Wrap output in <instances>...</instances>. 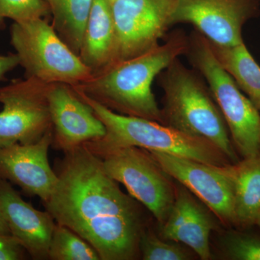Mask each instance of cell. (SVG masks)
Wrapping results in <instances>:
<instances>
[{
	"instance_id": "cell-26",
	"label": "cell",
	"mask_w": 260,
	"mask_h": 260,
	"mask_svg": "<svg viewBox=\"0 0 260 260\" xmlns=\"http://www.w3.org/2000/svg\"><path fill=\"white\" fill-rule=\"evenodd\" d=\"M0 234H10L9 228L7 225L6 222L3 218L1 211H0Z\"/></svg>"
},
{
	"instance_id": "cell-27",
	"label": "cell",
	"mask_w": 260,
	"mask_h": 260,
	"mask_svg": "<svg viewBox=\"0 0 260 260\" xmlns=\"http://www.w3.org/2000/svg\"><path fill=\"white\" fill-rule=\"evenodd\" d=\"M255 225H257L260 228V214L259 217H258L257 220H256Z\"/></svg>"
},
{
	"instance_id": "cell-15",
	"label": "cell",
	"mask_w": 260,
	"mask_h": 260,
	"mask_svg": "<svg viewBox=\"0 0 260 260\" xmlns=\"http://www.w3.org/2000/svg\"><path fill=\"white\" fill-rule=\"evenodd\" d=\"M162 239L189 246L203 260L211 256L213 220L184 186L178 189L167 220L160 225Z\"/></svg>"
},
{
	"instance_id": "cell-4",
	"label": "cell",
	"mask_w": 260,
	"mask_h": 260,
	"mask_svg": "<svg viewBox=\"0 0 260 260\" xmlns=\"http://www.w3.org/2000/svg\"><path fill=\"white\" fill-rule=\"evenodd\" d=\"M161 79L164 90V124L195 138L208 140L228 160L239 162L223 116L204 84L179 58L166 68Z\"/></svg>"
},
{
	"instance_id": "cell-22",
	"label": "cell",
	"mask_w": 260,
	"mask_h": 260,
	"mask_svg": "<svg viewBox=\"0 0 260 260\" xmlns=\"http://www.w3.org/2000/svg\"><path fill=\"white\" fill-rule=\"evenodd\" d=\"M51 14L47 0H0V19L25 23Z\"/></svg>"
},
{
	"instance_id": "cell-24",
	"label": "cell",
	"mask_w": 260,
	"mask_h": 260,
	"mask_svg": "<svg viewBox=\"0 0 260 260\" xmlns=\"http://www.w3.org/2000/svg\"><path fill=\"white\" fill-rule=\"evenodd\" d=\"M27 254L25 248L13 236L0 234V260L25 259Z\"/></svg>"
},
{
	"instance_id": "cell-1",
	"label": "cell",
	"mask_w": 260,
	"mask_h": 260,
	"mask_svg": "<svg viewBox=\"0 0 260 260\" xmlns=\"http://www.w3.org/2000/svg\"><path fill=\"white\" fill-rule=\"evenodd\" d=\"M64 153L56 166L55 187L43 203L46 210L88 242L101 259H136L145 230L139 205L85 145Z\"/></svg>"
},
{
	"instance_id": "cell-10",
	"label": "cell",
	"mask_w": 260,
	"mask_h": 260,
	"mask_svg": "<svg viewBox=\"0 0 260 260\" xmlns=\"http://www.w3.org/2000/svg\"><path fill=\"white\" fill-rule=\"evenodd\" d=\"M255 2L175 0L170 24H192L213 45L233 47L244 42L242 28L255 15Z\"/></svg>"
},
{
	"instance_id": "cell-8",
	"label": "cell",
	"mask_w": 260,
	"mask_h": 260,
	"mask_svg": "<svg viewBox=\"0 0 260 260\" xmlns=\"http://www.w3.org/2000/svg\"><path fill=\"white\" fill-rule=\"evenodd\" d=\"M47 85L25 77L0 87V148L36 143L53 129Z\"/></svg>"
},
{
	"instance_id": "cell-16",
	"label": "cell",
	"mask_w": 260,
	"mask_h": 260,
	"mask_svg": "<svg viewBox=\"0 0 260 260\" xmlns=\"http://www.w3.org/2000/svg\"><path fill=\"white\" fill-rule=\"evenodd\" d=\"M116 30L111 0H93L79 52L93 74L114 61Z\"/></svg>"
},
{
	"instance_id": "cell-18",
	"label": "cell",
	"mask_w": 260,
	"mask_h": 260,
	"mask_svg": "<svg viewBox=\"0 0 260 260\" xmlns=\"http://www.w3.org/2000/svg\"><path fill=\"white\" fill-rule=\"evenodd\" d=\"M210 44L224 70L259 110L260 66L244 43L227 47Z\"/></svg>"
},
{
	"instance_id": "cell-7",
	"label": "cell",
	"mask_w": 260,
	"mask_h": 260,
	"mask_svg": "<svg viewBox=\"0 0 260 260\" xmlns=\"http://www.w3.org/2000/svg\"><path fill=\"white\" fill-rule=\"evenodd\" d=\"M99 158L109 177L125 186L130 196L144 205L161 225L174 204L176 192L169 176L150 153L137 147H124Z\"/></svg>"
},
{
	"instance_id": "cell-12",
	"label": "cell",
	"mask_w": 260,
	"mask_h": 260,
	"mask_svg": "<svg viewBox=\"0 0 260 260\" xmlns=\"http://www.w3.org/2000/svg\"><path fill=\"white\" fill-rule=\"evenodd\" d=\"M47 97L54 148L66 152L105 136V126L72 85L48 84Z\"/></svg>"
},
{
	"instance_id": "cell-30",
	"label": "cell",
	"mask_w": 260,
	"mask_h": 260,
	"mask_svg": "<svg viewBox=\"0 0 260 260\" xmlns=\"http://www.w3.org/2000/svg\"></svg>"
},
{
	"instance_id": "cell-21",
	"label": "cell",
	"mask_w": 260,
	"mask_h": 260,
	"mask_svg": "<svg viewBox=\"0 0 260 260\" xmlns=\"http://www.w3.org/2000/svg\"><path fill=\"white\" fill-rule=\"evenodd\" d=\"M140 252L144 260H186L190 255L181 246L167 242L149 230L143 231L140 239Z\"/></svg>"
},
{
	"instance_id": "cell-17",
	"label": "cell",
	"mask_w": 260,
	"mask_h": 260,
	"mask_svg": "<svg viewBox=\"0 0 260 260\" xmlns=\"http://www.w3.org/2000/svg\"><path fill=\"white\" fill-rule=\"evenodd\" d=\"M234 186V224L255 225L260 214V155L229 165Z\"/></svg>"
},
{
	"instance_id": "cell-3",
	"label": "cell",
	"mask_w": 260,
	"mask_h": 260,
	"mask_svg": "<svg viewBox=\"0 0 260 260\" xmlns=\"http://www.w3.org/2000/svg\"><path fill=\"white\" fill-rule=\"evenodd\" d=\"M107 129L105 136L84 145L98 157L124 147H137L215 166L228 165L223 153L208 140L181 133L158 121L123 115L77 91Z\"/></svg>"
},
{
	"instance_id": "cell-9",
	"label": "cell",
	"mask_w": 260,
	"mask_h": 260,
	"mask_svg": "<svg viewBox=\"0 0 260 260\" xmlns=\"http://www.w3.org/2000/svg\"><path fill=\"white\" fill-rule=\"evenodd\" d=\"M175 0H114V61L140 55L158 45L171 26ZM113 61V62H114Z\"/></svg>"
},
{
	"instance_id": "cell-25",
	"label": "cell",
	"mask_w": 260,
	"mask_h": 260,
	"mask_svg": "<svg viewBox=\"0 0 260 260\" xmlns=\"http://www.w3.org/2000/svg\"><path fill=\"white\" fill-rule=\"evenodd\" d=\"M5 28V20L0 19V30ZM20 65L18 56L16 54L0 55V80H4L5 76L16 67Z\"/></svg>"
},
{
	"instance_id": "cell-28",
	"label": "cell",
	"mask_w": 260,
	"mask_h": 260,
	"mask_svg": "<svg viewBox=\"0 0 260 260\" xmlns=\"http://www.w3.org/2000/svg\"><path fill=\"white\" fill-rule=\"evenodd\" d=\"M111 1H112H112H114V0H111Z\"/></svg>"
},
{
	"instance_id": "cell-6",
	"label": "cell",
	"mask_w": 260,
	"mask_h": 260,
	"mask_svg": "<svg viewBox=\"0 0 260 260\" xmlns=\"http://www.w3.org/2000/svg\"><path fill=\"white\" fill-rule=\"evenodd\" d=\"M10 32V43L20 66L25 70V77L46 84L61 83L75 86L93 75L44 18L14 23Z\"/></svg>"
},
{
	"instance_id": "cell-23",
	"label": "cell",
	"mask_w": 260,
	"mask_h": 260,
	"mask_svg": "<svg viewBox=\"0 0 260 260\" xmlns=\"http://www.w3.org/2000/svg\"><path fill=\"white\" fill-rule=\"evenodd\" d=\"M223 250L230 259L260 260V237L244 233H232L224 239Z\"/></svg>"
},
{
	"instance_id": "cell-2",
	"label": "cell",
	"mask_w": 260,
	"mask_h": 260,
	"mask_svg": "<svg viewBox=\"0 0 260 260\" xmlns=\"http://www.w3.org/2000/svg\"><path fill=\"white\" fill-rule=\"evenodd\" d=\"M188 49L187 39L177 32L164 44L140 55L114 61L73 87L113 112L164 124L152 84L159 73L187 53Z\"/></svg>"
},
{
	"instance_id": "cell-11",
	"label": "cell",
	"mask_w": 260,
	"mask_h": 260,
	"mask_svg": "<svg viewBox=\"0 0 260 260\" xmlns=\"http://www.w3.org/2000/svg\"><path fill=\"white\" fill-rule=\"evenodd\" d=\"M149 153L169 177L196 195L223 223L234 224V186L229 164L215 166L170 154Z\"/></svg>"
},
{
	"instance_id": "cell-20",
	"label": "cell",
	"mask_w": 260,
	"mask_h": 260,
	"mask_svg": "<svg viewBox=\"0 0 260 260\" xmlns=\"http://www.w3.org/2000/svg\"><path fill=\"white\" fill-rule=\"evenodd\" d=\"M49 259L100 260L97 251L69 228L56 223L51 237Z\"/></svg>"
},
{
	"instance_id": "cell-13",
	"label": "cell",
	"mask_w": 260,
	"mask_h": 260,
	"mask_svg": "<svg viewBox=\"0 0 260 260\" xmlns=\"http://www.w3.org/2000/svg\"><path fill=\"white\" fill-rule=\"evenodd\" d=\"M53 129L38 142L16 143L0 148V179L21 188L24 192L47 201L55 187L58 177L49 162Z\"/></svg>"
},
{
	"instance_id": "cell-19",
	"label": "cell",
	"mask_w": 260,
	"mask_h": 260,
	"mask_svg": "<svg viewBox=\"0 0 260 260\" xmlns=\"http://www.w3.org/2000/svg\"><path fill=\"white\" fill-rule=\"evenodd\" d=\"M53 28L63 42L79 55L84 30L93 0H47Z\"/></svg>"
},
{
	"instance_id": "cell-14",
	"label": "cell",
	"mask_w": 260,
	"mask_h": 260,
	"mask_svg": "<svg viewBox=\"0 0 260 260\" xmlns=\"http://www.w3.org/2000/svg\"><path fill=\"white\" fill-rule=\"evenodd\" d=\"M0 211L10 234L36 260L49 259V249L56 221L51 214L36 209L15 190L9 181L0 179Z\"/></svg>"
},
{
	"instance_id": "cell-29",
	"label": "cell",
	"mask_w": 260,
	"mask_h": 260,
	"mask_svg": "<svg viewBox=\"0 0 260 260\" xmlns=\"http://www.w3.org/2000/svg\"><path fill=\"white\" fill-rule=\"evenodd\" d=\"M259 112H260V109H259Z\"/></svg>"
},
{
	"instance_id": "cell-5",
	"label": "cell",
	"mask_w": 260,
	"mask_h": 260,
	"mask_svg": "<svg viewBox=\"0 0 260 260\" xmlns=\"http://www.w3.org/2000/svg\"><path fill=\"white\" fill-rule=\"evenodd\" d=\"M187 52L209 84L237 151L243 158L260 155L259 109L224 70L204 36L194 34Z\"/></svg>"
}]
</instances>
